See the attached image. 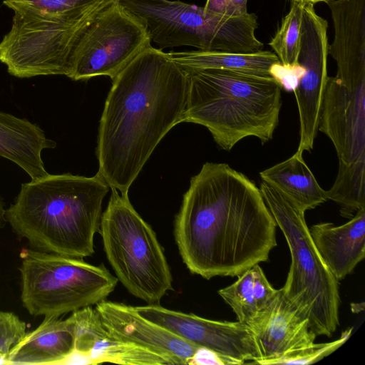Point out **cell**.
<instances>
[{
    "instance_id": "11",
    "label": "cell",
    "mask_w": 365,
    "mask_h": 365,
    "mask_svg": "<svg viewBox=\"0 0 365 365\" xmlns=\"http://www.w3.org/2000/svg\"><path fill=\"white\" fill-rule=\"evenodd\" d=\"M328 22L311 4H302V35L298 64L304 70L294 91L299 116V143L296 153L313 148L328 78Z\"/></svg>"
},
{
    "instance_id": "26",
    "label": "cell",
    "mask_w": 365,
    "mask_h": 365,
    "mask_svg": "<svg viewBox=\"0 0 365 365\" xmlns=\"http://www.w3.org/2000/svg\"><path fill=\"white\" fill-rule=\"evenodd\" d=\"M107 0H4L14 11L63 14L85 11Z\"/></svg>"
},
{
    "instance_id": "20",
    "label": "cell",
    "mask_w": 365,
    "mask_h": 365,
    "mask_svg": "<svg viewBox=\"0 0 365 365\" xmlns=\"http://www.w3.org/2000/svg\"><path fill=\"white\" fill-rule=\"evenodd\" d=\"M56 146V142L47 138L38 125L0 112V156L18 165L31 180L48 174L41 152Z\"/></svg>"
},
{
    "instance_id": "8",
    "label": "cell",
    "mask_w": 365,
    "mask_h": 365,
    "mask_svg": "<svg viewBox=\"0 0 365 365\" xmlns=\"http://www.w3.org/2000/svg\"><path fill=\"white\" fill-rule=\"evenodd\" d=\"M113 0L63 14L16 11L0 42V61L18 78L67 74L77 38L96 14Z\"/></svg>"
},
{
    "instance_id": "3",
    "label": "cell",
    "mask_w": 365,
    "mask_h": 365,
    "mask_svg": "<svg viewBox=\"0 0 365 365\" xmlns=\"http://www.w3.org/2000/svg\"><path fill=\"white\" fill-rule=\"evenodd\" d=\"M103 178L71 173L46 175L21 185L5 211L13 230L41 251L82 259L94 253L103 200Z\"/></svg>"
},
{
    "instance_id": "12",
    "label": "cell",
    "mask_w": 365,
    "mask_h": 365,
    "mask_svg": "<svg viewBox=\"0 0 365 365\" xmlns=\"http://www.w3.org/2000/svg\"><path fill=\"white\" fill-rule=\"evenodd\" d=\"M144 318L166 328L190 343L215 352L228 364H255L260 358L251 329L239 321L205 319L192 313L150 304L134 307Z\"/></svg>"
},
{
    "instance_id": "15",
    "label": "cell",
    "mask_w": 365,
    "mask_h": 365,
    "mask_svg": "<svg viewBox=\"0 0 365 365\" xmlns=\"http://www.w3.org/2000/svg\"><path fill=\"white\" fill-rule=\"evenodd\" d=\"M71 317L76 329L75 349L63 364L169 365L161 356L112 336L91 306L73 312Z\"/></svg>"
},
{
    "instance_id": "1",
    "label": "cell",
    "mask_w": 365,
    "mask_h": 365,
    "mask_svg": "<svg viewBox=\"0 0 365 365\" xmlns=\"http://www.w3.org/2000/svg\"><path fill=\"white\" fill-rule=\"evenodd\" d=\"M276 227L252 180L226 163H205L183 195L174 236L190 272L210 279L267 262Z\"/></svg>"
},
{
    "instance_id": "34",
    "label": "cell",
    "mask_w": 365,
    "mask_h": 365,
    "mask_svg": "<svg viewBox=\"0 0 365 365\" xmlns=\"http://www.w3.org/2000/svg\"><path fill=\"white\" fill-rule=\"evenodd\" d=\"M6 356H7L0 355V364H8Z\"/></svg>"
},
{
    "instance_id": "10",
    "label": "cell",
    "mask_w": 365,
    "mask_h": 365,
    "mask_svg": "<svg viewBox=\"0 0 365 365\" xmlns=\"http://www.w3.org/2000/svg\"><path fill=\"white\" fill-rule=\"evenodd\" d=\"M151 45L144 23L113 0L79 34L71 50L66 76L74 81L99 76L111 81Z\"/></svg>"
},
{
    "instance_id": "9",
    "label": "cell",
    "mask_w": 365,
    "mask_h": 365,
    "mask_svg": "<svg viewBox=\"0 0 365 365\" xmlns=\"http://www.w3.org/2000/svg\"><path fill=\"white\" fill-rule=\"evenodd\" d=\"M147 27L160 49L182 46L202 51L237 52L247 26L243 16L212 13L178 0H119Z\"/></svg>"
},
{
    "instance_id": "25",
    "label": "cell",
    "mask_w": 365,
    "mask_h": 365,
    "mask_svg": "<svg viewBox=\"0 0 365 365\" xmlns=\"http://www.w3.org/2000/svg\"><path fill=\"white\" fill-rule=\"evenodd\" d=\"M302 35V4L292 1L289 12L269 45L285 68L299 66L298 56Z\"/></svg>"
},
{
    "instance_id": "7",
    "label": "cell",
    "mask_w": 365,
    "mask_h": 365,
    "mask_svg": "<svg viewBox=\"0 0 365 365\" xmlns=\"http://www.w3.org/2000/svg\"><path fill=\"white\" fill-rule=\"evenodd\" d=\"M21 301L33 316L58 317L105 300L118 279L103 266L79 258L23 249Z\"/></svg>"
},
{
    "instance_id": "28",
    "label": "cell",
    "mask_w": 365,
    "mask_h": 365,
    "mask_svg": "<svg viewBox=\"0 0 365 365\" xmlns=\"http://www.w3.org/2000/svg\"><path fill=\"white\" fill-rule=\"evenodd\" d=\"M26 323L15 314L0 311V355L7 356L25 336Z\"/></svg>"
},
{
    "instance_id": "24",
    "label": "cell",
    "mask_w": 365,
    "mask_h": 365,
    "mask_svg": "<svg viewBox=\"0 0 365 365\" xmlns=\"http://www.w3.org/2000/svg\"><path fill=\"white\" fill-rule=\"evenodd\" d=\"M327 197L340 207V215L351 218L365 207V160L346 164L339 162V170Z\"/></svg>"
},
{
    "instance_id": "22",
    "label": "cell",
    "mask_w": 365,
    "mask_h": 365,
    "mask_svg": "<svg viewBox=\"0 0 365 365\" xmlns=\"http://www.w3.org/2000/svg\"><path fill=\"white\" fill-rule=\"evenodd\" d=\"M171 59L185 69H222L249 74L272 76L279 61L274 52L232 53L217 51L169 52Z\"/></svg>"
},
{
    "instance_id": "4",
    "label": "cell",
    "mask_w": 365,
    "mask_h": 365,
    "mask_svg": "<svg viewBox=\"0 0 365 365\" xmlns=\"http://www.w3.org/2000/svg\"><path fill=\"white\" fill-rule=\"evenodd\" d=\"M185 70L189 85L183 122L205 126L226 151L249 136L262 144L272 138L282 107V87L274 78L222 69Z\"/></svg>"
},
{
    "instance_id": "2",
    "label": "cell",
    "mask_w": 365,
    "mask_h": 365,
    "mask_svg": "<svg viewBox=\"0 0 365 365\" xmlns=\"http://www.w3.org/2000/svg\"><path fill=\"white\" fill-rule=\"evenodd\" d=\"M188 85L186 71L151 45L112 80L96 151L110 188L128 195L160 140L183 122Z\"/></svg>"
},
{
    "instance_id": "14",
    "label": "cell",
    "mask_w": 365,
    "mask_h": 365,
    "mask_svg": "<svg viewBox=\"0 0 365 365\" xmlns=\"http://www.w3.org/2000/svg\"><path fill=\"white\" fill-rule=\"evenodd\" d=\"M95 309L112 336L161 356L169 365L189 364L201 348L144 318L134 307L103 300L96 304Z\"/></svg>"
},
{
    "instance_id": "30",
    "label": "cell",
    "mask_w": 365,
    "mask_h": 365,
    "mask_svg": "<svg viewBox=\"0 0 365 365\" xmlns=\"http://www.w3.org/2000/svg\"><path fill=\"white\" fill-rule=\"evenodd\" d=\"M204 8L212 13L235 16L230 0H207Z\"/></svg>"
},
{
    "instance_id": "27",
    "label": "cell",
    "mask_w": 365,
    "mask_h": 365,
    "mask_svg": "<svg viewBox=\"0 0 365 365\" xmlns=\"http://www.w3.org/2000/svg\"><path fill=\"white\" fill-rule=\"evenodd\" d=\"M352 327L347 329L341 333L340 337L331 342L312 344L298 349L288 352L283 356L276 359L272 364H312L320 361L324 357L341 346L351 336Z\"/></svg>"
},
{
    "instance_id": "31",
    "label": "cell",
    "mask_w": 365,
    "mask_h": 365,
    "mask_svg": "<svg viewBox=\"0 0 365 365\" xmlns=\"http://www.w3.org/2000/svg\"><path fill=\"white\" fill-rule=\"evenodd\" d=\"M232 7L235 16H242L247 14V0H230Z\"/></svg>"
},
{
    "instance_id": "29",
    "label": "cell",
    "mask_w": 365,
    "mask_h": 365,
    "mask_svg": "<svg viewBox=\"0 0 365 365\" xmlns=\"http://www.w3.org/2000/svg\"><path fill=\"white\" fill-rule=\"evenodd\" d=\"M189 364L227 365V363L215 352L201 347L197 351Z\"/></svg>"
},
{
    "instance_id": "5",
    "label": "cell",
    "mask_w": 365,
    "mask_h": 365,
    "mask_svg": "<svg viewBox=\"0 0 365 365\" xmlns=\"http://www.w3.org/2000/svg\"><path fill=\"white\" fill-rule=\"evenodd\" d=\"M262 197L287 242L291 264L282 289L308 320L317 335L331 337L339 324V281L320 257L307 225L304 212L279 190L262 181Z\"/></svg>"
},
{
    "instance_id": "33",
    "label": "cell",
    "mask_w": 365,
    "mask_h": 365,
    "mask_svg": "<svg viewBox=\"0 0 365 365\" xmlns=\"http://www.w3.org/2000/svg\"><path fill=\"white\" fill-rule=\"evenodd\" d=\"M4 216H5V210L4 209L2 202H1V201L0 200V223L4 220Z\"/></svg>"
},
{
    "instance_id": "23",
    "label": "cell",
    "mask_w": 365,
    "mask_h": 365,
    "mask_svg": "<svg viewBox=\"0 0 365 365\" xmlns=\"http://www.w3.org/2000/svg\"><path fill=\"white\" fill-rule=\"evenodd\" d=\"M237 277L233 284L220 289L218 294L232 308L237 320L248 326L269 307L278 289L272 286L259 264Z\"/></svg>"
},
{
    "instance_id": "32",
    "label": "cell",
    "mask_w": 365,
    "mask_h": 365,
    "mask_svg": "<svg viewBox=\"0 0 365 365\" xmlns=\"http://www.w3.org/2000/svg\"><path fill=\"white\" fill-rule=\"evenodd\" d=\"M292 1H296L301 4H311L314 5L315 4L319 3V2H324L326 3L328 0H291Z\"/></svg>"
},
{
    "instance_id": "16",
    "label": "cell",
    "mask_w": 365,
    "mask_h": 365,
    "mask_svg": "<svg viewBox=\"0 0 365 365\" xmlns=\"http://www.w3.org/2000/svg\"><path fill=\"white\" fill-rule=\"evenodd\" d=\"M248 327L254 334L260 356L255 364L261 365H272L288 352L312 344L317 336L308 320L287 299L282 289Z\"/></svg>"
},
{
    "instance_id": "21",
    "label": "cell",
    "mask_w": 365,
    "mask_h": 365,
    "mask_svg": "<svg viewBox=\"0 0 365 365\" xmlns=\"http://www.w3.org/2000/svg\"><path fill=\"white\" fill-rule=\"evenodd\" d=\"M259 175L262 181L284 194L304 212L328 200L327 190L319 185L303 156L296 153L260 172Z\"/></svg>"
},
{
    "instance_id": "13",
    "label": "cell",
    "mask_w": 365,
    "mask_h": 365,
    "mask_svg": "<svg viewBox=\"0 0 365 365\" xmlns=\"http://www.w3.org/2000/svg\"><path fill=\"white\" fill-rule=\"evenodd\" d=\"M318 130L334 144L339 162L365 160V86H350L328 76Z\"/></svg>"
},
{
    "instance_id": "6",
    "label": "cell",
    "mask_w": 365,
    "mask_h": 365,
    "mask_svg": "<svg viewBox=\"0 0 365 365\" xmlns=\"http://www.w3.org/2000/svg\"><path fill=\"white\" fill-rule=\"evenodd\" d=\"M102 213L100 232L106 257L119 280L133 296L158 304L173 290L164 251L151 227L115 188Z\"/></svg>"
},
{
    "instance_id": "19",
    "label": "cell",
    "mask_w": 365,
    "mask_h": 365,
    "mask_svg": "<svg viewBox=\"0 0 365 365\" xmlns=\"http://www.w3.org/2000/svg\"><path fill=\"white\" fill-rule=\"evenodd\" d=\"M76 329L71 315L65 320L45 317L7 354L8 364H63L75 349Z\"/></svg>"
},
{
    "instance_id": "17",
    "label": "cell",
    "mask_w": 365,
    "mask_h": 365,
    "mask_svg": "<svg viewBox=\"0 0 365 365\" xmlns=\"http://www.w3.org/2000/svg\"><path fill=\"white\" fill-rule=\"evenodd\" d=\"M334 36L329 54L336 63V77L352 85L365 84V0H328Z\"/></svg>"
},
{
    "instance_id": "18",
    "label": "cell",
    "mask_w": 365,
    "mask_h": 365,
    "mask_svg": "<svg viewBox=\"0 0 365 365\" xmlns=\"http://www.w3.org/2000/svg\"><path fill=\"white\" fill-rule=\"evenodd\" d=\"M322 260L337 281L351 274L365 256V207L339 226L320 222L309 228Z\"/></svg>"
}]
</instances>
